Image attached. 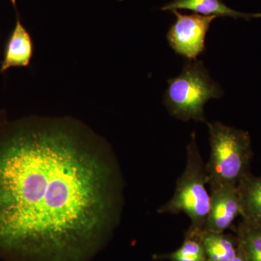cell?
Wrapping results in <instances>:
<instances>
[{
  "label": "cell",
  "instance_id": "6da1fadb",
  "mask_svg": "<svg viewBox=\"0 0 261 261\" xmlns=\"http://www.w3.org/2000/svg\"><path fill=\"white\" fill-rule=\"evenodd\" d=\"M123 179L107 141L69 117L0 126V257L89 261L119 221Z\"/></svg>",
  "mask_w": 261,
  "mask_h": 261
},
{
  "label": "cell",
  "instance_id": "7a4b0ae2",
  "mask_svg": "<svg viewBox=\"0 0 261 261\" xmlns=\"http://www.w3.org/2000/svg\"><path fill=\"white\" fill-rule=\"evenodd\" d=\"M206 123L211 146L205 164L209 186L238 185L250 173L253 153L250 134L219 121Z\"/></svg>",
  "mask_w": 261,
  "mask_h": 261
},
{
  "label": "cell",
  "instance_id": "3957f363",
  "mask_svg": "<svg viewBox=\"0 0 261 261\" xmlns=\"http://www.w3.org/2000/svg\"><path fill=\"white\" fill-rule=\"evenodd\" d=\"M207 185L205 163L201 157L196 134L193 132L187 147L185 171L178 178L173 197L161 206L158 212L174 215L184 213L191 221L186 233L200 235L205 230L210 211L211 194L206 188Z\"/></svg>",
  "mask_w": 261,
  "mask_h": 261
},
{
  "label": "cell",
  "instance_id": "277c9868",
  "mask_svg": "<svg viewBox=\"0 0 261 261\" xmlns=\"http://www.w3.org/2000/svg\"><path fill=\"white\" fill-rule=\"evenodd\" d=\"M163 104L176 119L207 123L205 106L207 101L219 99L224 91L211 78L202 61H187L178 76L168 80Z\"/></svg>",
  "mask_w": 261,
  "mask_h": 261
},
{
  "label": "cell",
  "instance_id": "5b68a950",
  "mask_svg": "<svg viewBox=\"0 0 261 261\" xmlns=\"http://www.w3.org/2000/svg\"><path fill=\"white\" fill-rule=\"evenodd\" d=\"M176 20L170 27L167 39L173 50L187 58V61L197 60V57L205 50V37L210 29L214 15L182 14L173 10Z\"/></svg>",
  "mask_w": 261,
  "mask_h": 261
},
{
  "label": "cell",
  "instance_id": "8992f818",
  "mask_svg": "<svg viewBox=\"0 0 261 261\" xmlns=\"http://www.w3.org/2000/svg\"><path fill=\"white\" fill-rule=\"evenodd\" d=\"M211 207L204 231L224 233L241 216L238 185L211 187Z\"/></svg>",
  "mask_w": 261,
  "mask_h": 261
},
{
  "label": "cell",
  "instance_id": "52a82bcc",
  "mask_svg": "<svg viewBox=\"0 0 261 261\" xmlns=\"http://www.w3.org/2000/svg\"><path fill=\"white\" fill-rule=\"evenodd\" d=\"M11 3L16 10V21L5 44L3 61L0 63V73L12 68L29 66L34 54L32 38L20 20L16 0Z\"/></svg>",
  "mask_w": 261,
  "mask_h": 261
},
{
  "label": "cell",
  "instance_id": "ba28073f",
  "mask_svg": "<svg viewBox=\"0 0 261 261\" xmlns=\"http://www.w3.org/2000/svg\"><path fill=\"white\" fill-rule=\"evenodd\" d=\"M163 11L189 10L197 14L223 18H242L245 20L260 18L261 13H245L229 8L222 0H172L161 8Z\"/></svg>",
  "mask_w": 261,
  "mask_h": 261
},
{
  "label": "cell",
  "instance_id": "9c48e42d",
  "mask_svg": "<svg viewBox=\"0 0 261 261\" xmlns=\"http://www.w3.org/2000/svg\"><path fill=\"white\" fill-rule=\"evenodd\" d=\"M242 219L261 225V176L251 173L238 185Z\"/></svg>",
  "mask_w": 261,
  "mask_h": 261
},
{
  "label": "cell",
  "instance_id": "30bf717a",
  "mask_svg": "<svg viewBox=\"0 0 261 261\" xmlns=\"http://www.w3.org/2000/svg\"><path fill=\"white\" fill-rule=\"evenodd\" d=\"M201 240L207 261H231L238 251V238L224 233L203 231Z\"/></svg>",
  "mask_w": 261,
  "mask_h": 261
},
{
  "label": "cell",
  "instance_id": "8fae6325",
  "mask_svg": "<svg viewBox=\"0 0 261 261\" xmlns=\"http://www.w3.org/2000/svg\"><path fill=\"white\" fill-rule=\"evenodd\" d=\"M235 231L249 260L261 261V225L242 219Z\"/></svg>",
  "mask_w": 261,
  "mask_h": 261
},
{
  "label": "cell",
  "instance_id": "7c38bea8",
  "mask_svg": "<svg viewBox=\"0 0 261 261\" xmlns=\"http://www.w3.org/2000/svg\"><path fill=\"white\" fill-rule=\"evenodd\" d=\"M172 253L178 256L206 259L201 234L190 235L185 233V240L181 247L172 252Z\"/></svg>",
  "mask_w": 261,
  "mask_h": 261
},
{
  "label": "cell",
  "instance_id": "4fadbf2b",
  "mask_svg": "<svg viewBox=\"0 0 261 261\" xmlns=\"http://www.w3.org/2000/svg\"><path fill=\"white\" fill-rule=\"evenodd\" d=\"M156 259L159 260H168L171 261H207L206 259L195 258V257H186L178 256L174 255L172 252L164 254V255H159L156 256Z\"/></svg>",
  "mask_w": 261,
  "mask_h": 261
},
{
  "label": "cell",
  "instance_id": "5bb4252c",
  "mask_svg": "<svg viewBox=\"0 0 261 261\" xmlns=\"http://www.w3.org/2000/svg\"><path fill=\"white\" fill-rule=\"evenodd\" d=\"M231 261H250L247 257L246 252L243 250V247L238 243V251L236 255Z\"/></svg>",
  "mask_w": 261,
  "mask_h": 261
},
{
  "label": "cell",
  "instance_id": "9a60e30c",
  "mask_svg": "<svg viewBox=\"0 0 261 261\" xmlns=\"http://www.w3.org/2000/svg\"><path fill=\"white\" fill-rule=\"evenodd\" d=\"M7 121H8V118H7L6 113L3 110H0V126L4 125Z\"/></svg>",
  "mask_w": 261,
  "mask_h": 261
}]
</instances>
